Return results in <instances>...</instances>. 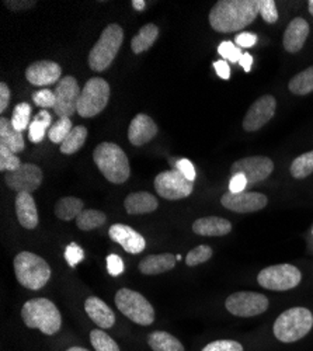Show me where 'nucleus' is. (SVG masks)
Masks as SVG:
<instances>
[{
	"mask_svg": "<svg viewBox=\"0 0 313 351\" xmlns=\"http://www.w3.org/2000/svg\"><path fill=\"white\" fill-rule=\"evenodd\" d=\"M274 170V162L267 156H249L236 160L232 167L231 173L243 174L247 179L249 186H254L258 183L264 182Z\"/></svg>",
	"mask_w": 313,
	"mask_h": 351,
	"instance_id": "13",
	"label": "nucleus"
},
{
	"mask_svg": "<svg viewBox=\"0 0 313 351\" xmlns=\"http://www.w3.org/2000/svg\"><path fill=\"white\" fill-rule=\"evenodd\" d=\"M82 90L79 89V84L73 76L62 77L55 86V107L53 111L56 115L71 117L77 111V101L80 97Z\"/></svg>",
	"mask_w": 313,
	"mask_h": 351,
	"instance_id": "14",
	"label": "nucleus"
},
{
	"mask_svg": "<svg viewBox=\"0 0 313 351\" xmlns=\"http://www.w3.org/2000/svg\"><path fill=\"white\" fill-rule=\"evenodd\" d=\"M158 134V125L147 114H138L128 128V139L135 146L148 143Z\"/></svg>",
	"mask_w": 313,
	"mask_h": 351,
	"instance_id": "19",
	"label": "nucleus"
},
{
	"mask_svg": "<svg viewBox=\"0 0 313 351\" xmlns=\"http://www.w3.org/2000/svg\"><path fill=\"white\" fill-rule=\"evenodd\" d=\"M16 215L18 223L25 229H36L38 226L40 218L36 201L32 194L18 193L16 197Z\"/></svg>",
	"mask_w": 313,
	"mask_h": 351,
	"instance_id": "21",
	"label": "nucleus"
},
{
	"mask_svg": "<svg viewBox=\"0 0 313 351\" xmlns=\"http://www.w3.org/2000/svg\"><path fill=\"white\" fill-rule=\"evenodd\" d=\"M239 64H240V66L245 69V72H250L251 65H253V56H251L250 53L245 52V53L242 55V58H240Z\"/></svg>",
	"mask_w": 313,
	"mask_h": 351,
	"instance_id": "52",
	"label": "nucleus"
},
{
	"mask_svg": "<svg viewBox=\"0 0 313 351\" xmlns=\"http://www.w3.org/2000/svg\"><path fill=\"white\" fill-rule=\"evenodd\" d=\"M159 28L155 24H147L139 30V33L132 38L131 48L134 53H142L148 51L158 40Z\"/></svg>",
	"mask_w": 313,
	"mask_h": 351,
	"instance_id": "29",
	"label": "nucleus"
},
{
	"mask_svg": "<svg viewBox=\"0 0 313 351\" xmlns=\"http://www.w3.org/2000/svg\"><path fill=\"white\" fill-rule=\"evenodd\" d=\"M0 146H5L13 154H20L25 148L23 132L17 131L13 127L12 120L5 119V117L0 119Z\"/></svg>",
	"mask_w": 313,
	"mask_h": 351,
	"instance_id": "26",
	"label": "nucleus"
},
{
	"mask_svg": "<svg viewBox=\"0 0 313 351\" xmlns=\"http://www.w3.org/2000/svg\"><path fill=\"white\" fill-rule=\"evenodd\" d=\"M308 5H309V6H308V8H309V13L313 16V0H310V2H309Z\"/></svg>",
	"mask_w": 313,
	"mask_h": 351,
	"instance_id": "55",
	"label": "nucleus"
},
{
	"mask_svg": "<svg viewBox=\"0 0 313 351\" xmlns=\"http://www.w3.org/2000/svg\"><path fill=\"white\" fill-rule=\"evenodd\" d=\"M156 193L166 199H181L194 190V182L187 180L179 170L162 171L155 179Z\"/></svg>",
	"mask_w": 313,
	"mask_h": 351,
	"instance_id": "11",
	"label": "nucleus"
},
{
	"mask_svg": "<svg viewBox=\"0 0 313 351\" xmlns=\"http://www.w3.org/2000/svg\"><path fill=\"white\" fill-rule=\"evenodd\" d=\"M93 159L104 178L112 184H123L129 179L131 167L125 152L111 142L100 143L93 152Z\"/></svg>",
	"mask_w": 313,
	"mask_h": 351,
	"instance_id": "3",
	"label": "nucleus"
},
{
	"mask_svg": "<svg viewBox=\"0 0 313 351\" xmlns=\"http://www.w3.org/2000/svg\"><path fill=\"white\" fill-rule=\"evenodd\" d=\"M33 100H34L36 106H40L42 108L55 107V95H53V92H51L48 89L36 92L33 96Z\"/></svg>",
	"mask_w": 313,
	"mask_h": 351,
	"instance_id": "43",
	"label": "nucleus"
},
{
	"mask_svg": "<svg viewBox=\"0 0 313 351\" xmlns=\"http://www.w3.org/2000/svg\"><path fill=\"white\" fill-rule=\"evenodd\" d=\"M268 298L259 292L240 291L229 295L225 301L227 312L239 317H253L268 309Z\"/></svg>",
	"mask_w": 313,
	"mask_h": 351,
	"instance_id": "9",
	"label": "nucleus"
},
{
	"mask_svg": "<svg viewBox=\"0 0 313 351\" xmlns=\"http://www.w3.org/2000/svg\"><path fill=\"white\" fill-rule=\"evenodd\" d=\"M302 273L292 265H277L262 270L258 282L271 291H290L301 284Z\"/></svg>",
	"mask_w": 313,
	"mask_h": 351,
	"instance_id": "10",
	"label": "nucleus"
},
{
	"mask_svg": "<svg viewBox=\"0 0 313 351\" xmlns=\"http://www.w3.org/2000/svg\"><path fill=\"white\" fill-rule=\"evenodd\" d=\"M176 170H179L184 178L190 182H194L195 180V169H194V165L188 160V159H181L177 162L176 165Z\"/></svg>",
	"mask_w": 313,
	"mask_h": 351,
	"instance_id": "46",
	"label": "nucleus"
},
{
	"mask_svg": "<svg viewBox=\"0 0 313 351\" xmlns=\"http://www.w3.org/2000/svg\"><path fill=\"white\" fill-rule=\"evenodd\" d=\"M83 257H84V252H83V249H82L79 245H76V243H71V245L66 247V250H65V258L68 260L71 267H75L79 261L83 260Z\"/></svg>",
	"mask_w": 313,
	"mask_h": 351,
	"instance_id": "44",
	"label": "nucleus"
},
{
	"mask_svg": "<svg viewBox=\"0 0 313 351\" xmlns=\"http://www.w3.org/2000/svg\"><path fill=\"white\" fill-rule=\"evenodd\" d=\"M194 233L200 237H225L232 230V223L219 217H205L192 223Z\"/></svg>",
	"mask_w": 313,
	"mask_h": 351,
	"instance_id": "25",
	"label": "nucleus"
},
{
	"mask_svg": "<svg viewBox=\"0 0 313 351\" xmlns=\"http://www.w3.org/2000/svg\"><path fill=\"white\" fill-rule=\"evenodd\" d=\"M21 319L28 329H38L47 336L56 335L62 326L60 309L47 298L27 301L21 308Z\"/></svg>",
	"mask_w": 313,
	"mask_h": 351,
	"instance_id": "2",
	"label": "nucleus"
},
{
	"mask_svg": "<svg viewBox=\"0 0 313 351\" xmlns=\"http://www.w3.org/2000/svg\"><path fill=\"white\" fill-rule=\"evenodd\" d=\"M212 253L214 252L210 246L200 245V246H197V247H194L192 250L188 252V254L186 257V261H187V265L190 267H194V266L201 265V263L208 261L212 257Z\"/></svg>",
	"mask_w": 313,
	"mask_h": 351,
	"instance_id": "38",
	"label": "nucleus"
},
{
	"mask_svg": "<svg viewBox=\"0 0 313 351\" xmlns=\"http://www.w3.org/2000/svg\"><path fill=\"white\" fill-rule=\"evenodd\" d=\"M309 24L302 17H295L287 27L286 33H284V48L287 52L295 53L301 51L306 43V38L309 36Z\"/></svg>",
	"mask_w": 313,
	"mask_h": 351,
	"instance_id": "20",
	"label": "nucleus"
},
{
	"mask_svg": "<svg viewBox=\"0 0 313 351\" xmlns=\"http://www.w3.org/2000/svg\"><path fill=\"white\" fill-rule=\"evenodd\" d=\"M124 41V30L118 24H110L107 25L99 41L95 44L89 53V66L95 72H103L112 61L116 60V56L123 45Z\"/></svg>",
	"mask_w": 313,
	"mask_h": 351,
	"instance_id": "6",
	"label": "nucleus"
},
{
	"mask_svg": "<svg viewBox=\"0 0 313 351\" xmlns=\"http://www.w3.org/2000/svg\"><path fill=\"white\" fill-rule=\"evenodd\" d=\"M84 309L100 329H111L116 324V315L112 309L97 297L88 298L84 302Z\"/></svg>",
	"mask_w": 313,
	"mask_h": 351,
	"instance_id": "22",
	"label": "nucleus"
},
{
	"mask_svg": "<svg viewBox=\"0 0 313 351\" xmlns=\"http://www.w3.org/2000/svg\"><path fill=\"white\" fill-rule=\"evenodd\" d=\"M84 211V204L76 197H64L55 204V215L61 221H72Z\"/></svg>",
	"mask_w": 313,
	"mask_h": 351,
	"instance_id": "28",
	"label": "nucleus"
},
{
	"mask_svg": "<svg viewBox=\"0 0 313 351\" xmlns=\"http://www.w3.org/2000/svg\"><path fill=\"white\" fill-rule=\"evenodd\" d=\"M247 186H249L247 179L245 178L243 174H235V176H232L231 183H229V191L234 193V194L243 193Z\"/></svg>",
	"mask_w": 313,
	"mask_h": 351,
	"instance_id": "47",
	"label": "nucleus"
},
{
	"mask_svg": "<svg viewBox=\"0 0 313 351\" xmlns=\"http://www.w3.org/2000/svg\"><path fill=\"white\" fill-rule=\"evenodd\" d=\"M148 344L153 351H186L177 337L163 330L152 332L148 336Z\"/></svg>",
	"mask_w": 313,
	"mask_h": 351,
	"instance_id": "27",
	"label": "nucleus"
},
{
	"mask_svg": "<svg viewBox=\"0 0 313 351\" xmlns=\"http://www.w3.org/2000/svg\"><path fill=\"white\" fill-rule=\"evenodd\" d=\"M277 100L274 96L266 95L255 100L245 115L243 128L247 132H255L263 128L275 114Z\"/></svg>",
	"mask_w": 313,
	"mask_h": 351,
	"instance_id": "16",
	"label": "nucleus"
},
{
	"mask_svg": "<svg viewBox=\"0 0 313 351\" xmlns=\"http://www.w3.org/2000/svg\"><path fill=\"white\" fill-rule=\"evenodd\" d=\"M132 8L138 12H142V10H145L147 3L144 2V0H132Z\"/></svg>",
	"mask_w": 313,
	"mask_h": 351,
	"instance_id": "53",
	"label": "nucleus"
},
{
	"mask_svg": "<svg viewBox=\"0 0 313 351\" xmlns=\"http://www.w3.org/2000/svg\"><path fill=\"white\" fill-rule=\"evenodd\" d=\"M259 13L268 24H274L278 20V10L274 0H259Z\"/></svg>",
	"mask_w": 313,
	"mask_h": 351,
	"instance_id": "40",
	"label": "nucleus"
},
{
	"mask_svg": "<svg viewBox=\"0 0 313 351\" xmlns=\"http://www.w3.org/2000/svg\"><path fill=\"white\" fill-rule=\"evenodd\" d=\"M72 130H73V125L69 117H62V119L53 123V125L49 128L48 131L49 141L53 143H62Z\"/></svg>",
	"mask_w": 313,
	"mask_h": 351,
	"instance_id": "36",
	"label": "nucleus"
},
{
	"mask_svg": "<svg viewBox=\"0 0 313 351\" xmlns=\"http://www.w3.org/2000/svg\"><path fill=\"white\" fill-rule=\"evenodd\" d=\"M177 257L172 253L151 254L139 263V271L145 276H158L166 271L173 270Z\"/></svg>",
	"mask_w": 313,
	"mask_h": 351,
	"instance_id": "24",
	"label": "nucleus"
},
{
	"mask_svg": "<svg viewBox=\"0 0 313 351\" xmlns=\"http://www.w3.org/2000/svg\"><path fill=\"white\" fill-rule=\"evenodd\" d=\"M114 301H116L120 312L131 319L134 324L140 326H151L155 322L153 306L139 292L129 288H121L116 294Z\"/></svg>",
	"mask_w": 313,
	"mask_h": 351,
	"instance_id": "7",
	"label": "nucleus"
},
{
	"mask_svg": "<svg viewBox=\"0 0 313 351\" xmlns=\"http://www.w3.org/2000/svg\"><path fill=\"white\" fill-rule=\"evenodd\" d=\"M51 114L45 110L40 111L37 114L33 123L30 124V128H28V136H30V141L34 143H38L44 139L45 132L48 128H51Z\"/></svg>",
	"mask_w": 313,
	"mask_h": 351,
	"instance_id": "32",
	"label": "nucleus"
},
{
	"mask_svg": "<svg viewBox=\"0 0 313 351\" xmlns=\"http://www.w3.org/2000/svg\"><path fill=\"white\" fill-rule=\"evenodd\" d=\"M66 351H89L88 348H83V347H71V348H68Z\"/></svg>",
	"mask_w": 313,
	"mask_h": 351,
	"instance_id": "54",
	"label": "nucleus"
},
{
	"mask_svg": "<svg viewBox=\"0 0 313 351\" xmlns=\"http://www.w3.org/2000/svg\"><path fill=\"white\" fill-rule=\"evenodd\" d=\"M5 5L13 10V12H20V10H27L36 6V2H30V0H20V2H14V0H9V2H5Z\"/></svg>",
	"mask_w": 313,
	"mask_h": 351,
	"instance_id": "50",
	"label": "nucleus"
},
{
	"mask_svg": "<svg viewBox=\"0 0 313 351\" xmlns=\"http://www.w3.org/2000/svg\"><path fill=\"white\" fill-rule=\"evenodd\" d=\"M88 139V128L83 125L75 127L66 139L61 143V152L64 155H73L76 154Z\"/></svg>",
	"mask_w": 313,
	"mask_h": 351,
	"instance_id": "31",
	"label": "nucleus"
},
{
	"mask_svg": "<svg viewBox=\"0 0 313 351\" xmlns=\"http://www.w3.org/2000/svg\"><path fill=\"white\" fill-rule=\"evenodd\" d=\"M107 269L111 276H120L124 271V261L117 254H110L107 257Z\"/></svg>",
	"mask_w": 313,
	"mask_h": 351,
	"instance_id": "45",
	"label": "nucleus"
},
{
	"mask_svg": "<svg viewBox=\"0 0 313 351\" xmlns=\"http://www.w3.org/2000/svg\"><path fill=\"white\" fill-rule=\"evenodd\" d=\"M124 207L129 215H144L156 211L159 207V201L153 194L148 191L131 193L124 201Z\"/></svg>",
	"mask_w": 313,
	"mask_h": 351,
	"instance_id": "23",
	"label": "nucleus"
},
{
	"mask_svg": "<svg viewBox=\"0 0 313 351\" xmlns=\"http://www.w3.org/2000/svg\"><path fill=\"white\" fill-rule=\"evenodd\" d=\"M108 237L111 241L121 245L123 249L131 254H138L144 252L147 247V241L144 239V237L128 225L114 223L112 226H110Z\"/></svg>",
	"mask_w": 313,
	"mask_h": 351,
	"instance_id": "17",
	"label": "nucleus"
},
{
	"mask_svg": "<svg viewBox=\"0 0 313 351\" xmlns=\"http://www.w3.org/2000/svg\"><path fill=\"white\" fill-rule=\"evenodd\" d=\"M21 160L9 151L5 146H0V170L2 171H13L21 166Z\"/></svg>",
	"mask_w": 313,
	"mask_h": 351,
	"instance_id": "39",
	"label": "nucleus"
},
{
	"mask_svg": "<svg viewBox=\"0 0 313 351\" xmlns=\"http://www.w3.org/2000/svg\"><path fill=\"white\" fill-rule=\"evenodd\" d=\"M10 103V89L6 83H0V112H5Z\"/></svg>",
	"mask_w": 313,
	"mask_h": 351,
	"instance_id": "49",
	"label": "nucleus"
},
{
	"mask_svg": "<svg viewBox=\"0 0 313 351\" xmlns=\"http://www.w3.org/2000/svg\"><path fill=\"white\" fill-rule=\"evenodd\" d=\"M90 343L96 351H121L118 344L103 330L90 332Z\"/></svg>",
	"mask_w": 313,
	"mask_h": 351,
	"instance_id": "37",
	"label": "nucleus"
},
{
	"mask_svg": "<svg viewBox=\"0 0 313 351\" xmlns=\"http://www.w3.org/2000/svg\"><path fill=\"white\" fill-rule=\"evenodd\" d=\"M221 204L222 207H225L229 211H234L238 214H250L267 207L268 198L262 193L243 191V193L234 194L231 191H227L226 194L222 195Z\"/></svg>",
	"mask_w": 313,
	"mask_h": 351,
	"instance_id": "15",
	"label": "nucleus"
},
{
	"mask_svg": "<svg viewBox=\"0 0 313 351\" xmlns=\"http://www.w3.org/2000/svg\"><path fill=\"white\" fill-rule=\"evenodd\" d=\"M288 89L292 95L306 96L313 92V65L295 75L288 84Z\"/></svg>",
	"mask_w": 313,
	"mask_h": 351,
	"instance_id": "30",
	"label": "nucleus"
},
{
	"mask_svg": "<svg viewBox=\"0 0 313 351\" xmlns=\"http://www.w3.org/2000/svg\"><path fill=\"white\" fill-rule=\"evenodd\" d=\"M105 221H107V217L104 213L97 210H84L76 218V225L82 230H93L103 226Z\"/></svg>",
	"mask_w": 313,
	"mask_h": 351,
	"instance_id": "33",
	"label": "nucleus"
},
{
	"mask_svg": "<svg viewBox=\"0 0 313 351\" xmlns=\"http://www.w3.org/2000/svg\"><path fill=\"white\" fill-rule=\"evenodd\" d=\"M259 14V0H221L208 19L215 32L235 33L250 25Z\"/></svg>",
	"mask_w": 313,
	"mask_h": 351,
	"instance_id": "1",
	"label": "nucleus"
},
{
	"mask_svg": "<svg viewBox=\"0 0 313 351\" xmlns=\"http://www.w3.org/2000/svg\"><path fill=\"white\" fill-rule=\"evenodd\" d=\"M44 174L37 165L23 163L18 169L8 171L5 176V182L8 187L18 193H34L42 183Z\"/></svg>",
	"mask_w": 313,
	"mask_h": 351,
	"instance_id": "12",
	"label": "nucleus"
},
{
	"mask_svg": "<svg viewBox=\"0 0 313 351\" xmlns=\"http://www.w3.org/2000/svg\"><path fill=\"white\" fill-rule=\"evenodd\" d=\"M313 328V315L309 309L297 306L284 311L274 322V336L281 343H295Z\"/></svg>",
	"mask_w": 313,
	"mask_h": 351,
	"instance_id": "4",
	"label": "nucleus"
},
{
	"mask_svg": "<svg viewBox=\"0 0 313 351\" xmlns=\"http://www.w3.org/2000/svg\"><path fill=\"white\" fill-rule=\"evenodd\" d=\"M214 68L216 71V75L221 79H229L231 77V68H229V64H227L226 61H216L214 64Z\"/></svg>",
	"mask_w": 313,
	"mask_h": 351,
	"instance_id": "51",
	"label": "nucleus"
},
{
	"mask_svg": "<svg viewBox=\"0 0 313 351\" xmlns=\"http://www.w3.org/2000/svg\"><path fill=\"white\" fill-rule=\"evenodd\" d=\"M30 119H32V106L27 103H20L16 106L12 117V124L13 127L23 132L24 130L30 128Z\"/></svg>",
	"mask_w": 313,
	"mask_h": 351,
	"instance_id": "35",
	"label": "nucleus"
},
{
	"mask_svg": "<svg viewBox=\"0 0 313 351\" xmlns=\"http://www.w3.org/2000/svg\"><path fill=\"white\" fill-rule=\"evenodd\" d=\"M218 52L219 55L223 58V60H227L231 61L234 64H239L240 58L243 55V52L234 44V43H229V41H225L222 43L219 47H218Z\"/></svg>",
	"mask_w": 313,
	"mask_h": 351,
	"instance_id": "41",
	"label": "nucleus"
},
{
	"mask_svg": "<svg viewBox=\"0 0 313 351\" xmlns=\"http://www.w3.org/2000/svg\"><path fill=\"white\" fill-rule=\"evenodd\" d=\"M203 351H243V346L235 340H216L207 344Z\"/></svg>",
	"mask_w": 313,
	"mask_h": 351,
	"instance_id": "42",
	"label": "nucleus"
},
{
	"mask_svg": "<svg viewBox=\"0 0 313 351\" xmlns=\"http://www.w3.org/2000/svg\"><path fill=\"white\" fill-rule=\"evenodd\" d=\"M290 173L294 179H298V180L306 179L308 176H310L313 173V151L298 156L292 162L290 167Z\"/></svg>",
	"mask_w": 313,
	"mask_h": 351,
	"instance_id": "34",
	"label": "nucleus"
},
{
	"mask_svg": "<svg viewBox=\"0 0 313 351\" xmlns=\"http://www.w3.org/2000/svg\"><path fill=\"white\" fill-rule=\"evenodd\" d=\"M62 75L61 66L53 61H38L25 71V77L34 86H48L60 82Z\"/></svg>",
	"mask_w": 313,
	"mask_h": 351,
	"instance_id": "18",
	"label": "nucleus"
},
{
	"mask_svg": "<svg viewBox=\"0 0 313 351\" xmlns=\"http://www.w3.org/2000/svg\"><path fill=\"white\" fill-rule=\"evenodd\" d=\"M110 100V84L101 77H92L80 93L77 112L83 119H92L100 114Z\"/></svg>",
	"mask_w": 313,
	"mask_h": 351,
	"instance_id": "8",
	"label": "nucleus"
},
{
	"mask_svg": "<svg viewBox=\"0 0 313 351\" xmlns=\"http://www.w3.org/2000/svg\"><path fill=\"white\" fill-rule=\"evenodd\" d=\"M235 43L240 48H251L253 45H255V43H258V36L253 33H240L236 36Z\"/></svg>",
	"mask_w": 313,
	"mask_h": 351,
	"instance_id": "48",
	"label": "nucleus"
},
{
	"mask_svg": "<svg viewBox=\"0 0 313 351\" xmlns=\"http://www.w3.org/2000/svg\"><path fill=\"white\" fill-rule=\"evenodd\" d=\"M14 274L20 285L27 289L38 291L51 278L48 263L32 252H20L14 257Z\"/></svg>",
	"mask_w": 313,
	"mask_h": 351,
	"instance_id": "5",
	"label": "nucleus"
}]
</instances>
